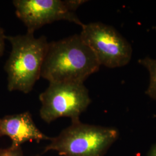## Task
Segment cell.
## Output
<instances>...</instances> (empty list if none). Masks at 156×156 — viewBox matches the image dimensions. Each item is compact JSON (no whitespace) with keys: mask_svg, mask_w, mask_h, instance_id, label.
Here are the masks:
<instances>
[{"mask_svg":"<svg viewBox=\"0 0 156 156\" xmlns=\"http://www.w3.org/2000/svg\"><path fill=\"white\" fill-rule=\"evenodd\" d=\"M100 66L80 35L75 34L48 44L41 77L49 83H84Z\"/></svg>","mask_w":156,"mask_h":156,"instance_id":"6da1fadb","label":"cell"},{"mask_svg":"<svg viewBox=\"0 0 156 156\" xmlns=\"http://www.w3.org/2000/svg\"><path fill=\"white\" fill-rule=\"evenodd\" d=\"M12 50L5 65L9 91H19L27 94L32 91L41 77V70L49 42L42 35L35 38L34 33L5 36Z\"/></svg>","mask_w":156,"mask_h":156,"instance_id":"7a4b0ae2","label":"cell"},{"mask_svg":"<svg viewBox=\"0 0 156 156\" xmlns=\"http://www.w3.org/2000/svg\"><path fill=\"white\" fill-rule=\"evenodd\" d=\"M113 127L72 122L57 136L50 139L45 152L53 151L62 156H104L117 140Z\"/></svg>","mask_w":156,"mask_h":156,"instance_id":"3957f363","label":"cell"},{"mask_svg":"<svg viewBox=\"0 0 156 156\" xmlns=\"http://www.w3.org/2000/svg\"><path fill=\"white\" fill-rule=\"evenodd\" d=\"M39 98L40 116L48 124L62 117H69L72 122L79 121L91 102L84 83H49Z\"/></svg>","mask_w":156,"mask_h":156,"instance_id":"277c9868","label":"cell"},{"mask_svg":"<svg viewBox=\"0 0 156 156\" xmlns=\"http://www.w3.org/2000/svg\"><path fill=\"white\" fill-rule=\"evenodd\" d=\"M81 27V38L92 50L100 66L115 68L129 62L132 46L114 27L101 22L83 24Z\"/></svg>","mask_w":156,"mask_h":156,"instance_id":"5b68a950","label":"cell"},{"mask_svg":"<svg viewBox=\"0 0 156 156\" xmlns=\"http://www.w3.org/2000/svg\"><path fill=\"white\" fill-rule=\"evenodd\" d=\"M13 4L17 17L30 33L56 21L65 20L80 26L83 24L71 9L67 0H14Z\"/></svg>","mask_w":156,"mask_h":156,"instance_id":"8992f818","label":"cell"},{"mask_svg":"<svg viewBox=\"0 0 156 156\" xmlns=\"http://www.w3.org/2000/svg\"><path fill=\"white\" fill-rule=\"evenodd\" d=\"M6 136L12 140V147H19L29 141L39 142L42 140L51 139L38 128L28 112L1 118L0 136Z\"/></svg>","mask_w":156,"mask_h":156,"instance_id":"52a82bcc","label":"cell"},{"mask_svg":"<svg viewBox=\"0 0 156 156\" xmlns=\"http://www.w3.org/2000/svg\"><path fill=\"white\" fill-rule=\"evenodd\" d=\"M139 64L146 68L149 73L150 82L146 94L156 101V59L146 57L139 60Z\"/></svg>","mask_w":156,"mask_h":156,"instance_id":"ba28073f","label":"cell"},{"mask_svg":"<svg viewBox=\"0 0 156 156\" xmlns=\"http://www.w3.org/2000/svg\"><path fill=\"white\" fill-rule=\"evenodd\" d=\"M0 156H23L21 147H12L0 150Z\"/></svg>","mask_w":156,"mask_h":156,"instance_id":"9c48e42d","label":"cell"},{"mask_svg":"<svg viewBox=\"0 0 156 156\" xmlns=\"http://www.w3.org/2000/svg\"><path fill=\"white\" fill-rule=\"evenodd\" d=\"M5 36L2 28L0 27V57L2 56L4 53Z\"/></svg>","mask_w":156,"mask_h":156,"instance_id":"30bf717a","label":"cell"},{"mask_svg":"<svg viewBox=\"0 0 156 156\" xmlns=\"http://www.w3.org/2000/svg\"><path fill=\"white\" fill-rule=\"evenodd\" d=\"M148 156H156V144L151 147Z\"/></svg>","mask_w":156,"mask_h":156,"instance_id":"8fae6325","label":"cell"},{"mask_svg":"<svg viewBox=\"0 0 156 156\" xmlns=\"http://www.w3.org/2000/svg\"></svg>","mask_w":156,"mask_h":156,"instance_id":"7c38bea8","label":"cell"}]
</instances>
